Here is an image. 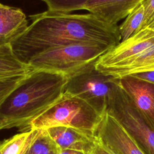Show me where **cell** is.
Here are the masks:
<instances>
[{"label":"cell","mask_w":154,"mask_h":154,"mask_svg":"<svg viewBox=\"0 0 154 154\" xmlns=\"http://www.w3.org/2000/svg\"><path fill=\"white\" fill-rule=\"evenodd\" d=\"M26 29L10 44L16 56L28 64L37 55L52 48L77 43L99 45L109 49L121 42L119 25L96 15L47 10L29 16Z\"/></svg>","instance_id":"1"},{"label":"cell","mask_w":154,"mask_h":154,"mask_svg":"<svg viewBox=\"0 0 154 154\" xmlns=\"http://www.w3.org/2000/svg\"><path fill=\"white\" fill-rule=\"evenodd\" d=\"M67 77L43 70H31L0 106L3 129H28L31 123L63 95Z\"/></svg>","instance_id":"2"},{"label":"cell","mask_w":154,"mask_h":154,"mask_svg":"<svg viewBox=\"0 0 154 154\" xmlns=\"http://www.w3.org/2000/svg\"><path fill=\"white\" fill-rule=\"evenodd\" d=\"M95 67L117 79L154 71V29L144 28L120 42L96 60Z\"/></svg>","instance_id":"3"},{"label":"cell","mask_w":154,"mask_h":154,"mask_svg":"<svg viewBox=\"0 0 154 154\" xmlns=\"http://www.w3.org/2000/svg\"><path fill=\"white\" fill-rule=\"evenodd\" d=\"M102 116L84 100L64 93L57 102L31 123L29 130L65 126L94 136Z\"/></svg>","instance_id":"4"},{"label":"cell","mask_w":154,"mask_h":154,"mask_svg":"<svg viewBox=\"0 0 154 154\" xmlns=\"http://www.w3.org/2000/svg\"><path fill=\"white\" fill-rule=\"evenodd\" d=\"M108 49L99 45L77 43L51 49L31 58V70L63 74L67 77L96 60Z\"/></svg>","instance_id":"5"},{"label":"cell","mask_w":154,"mask_h":154,"mask_svg":"<svg viewBox=\"0 0 154 154\" xmlns=\"http://www.w3.org/2000/svg\"><path fill=\"white\" fill-rule=\"evenodd\" d=\"M119 79L100 72L94 62L67 76L64 93L84 100L102 116Z\"/></svg>","instance_id":"6"},{"label":"cell","mask_w":154,"mask_h":154,"mask_svg":"<svg viewBox=\"0 0 154 154\" xmlns=\"http://www.w3.org/2000/svg\"><path fill=\"white\" fill-rule=\"evenodd\" d=\"M106 112L116 119L144 154H154V129L134 107L119 80L111 94Z\"/></svg>","instance_id":"7"},{"label":"cell","mask_w":154,"mask_h":154,"mask_svg":"<svg viewBox=\"0 0 154 154\" xmlns=\"http://www.w3.org/2000/svg\"><path fill=\"white\" fill-rule=\"evenodd\" d=\"M94 136L114 154H144L121 124L108 112L102 115Z\"/></svg>","instance_id":"8"},{"label":"cell","mask_w":154,"mask_h":154,"mask_svg":"<svg viewBox=\"0 0 154 154\" xmlns=\"http://www.w3.org/2000/svg\"><path fill=\"white\" fill-rule=\"evenodd\" d=\"M119 83L139 114L154 129V84L132 75L120 78Z\"/></svg>","instance_id":"9"},{"label":"cell","mask_w":154,"mask_h":154,"mask_svg":"<svg viewBox=\"0 0 154 154\" xmlns=\"http://www.w3.org/2000/svg\"><path fill=\"white\" fill-rule=\"evenodd\" d=\"M144 0H88L82 10L112 25H118Z\"/></svg>","instance_id":"10"},{"label":"cell","mask_w":154,"mask_h":154,"mask_svg":"<svg viewBox=\"0 0 154 154\" xmlns=\"http://www.w3.org/2000/svg\"><path fill=\"white\" fill-rule=\"evenodd\" d=\"M61 150H73L87 154L96 140L95 136L65 126L44 130Z\"/></svg>","instance_id":"11"},{"label":"cell","mask_w":154,"mask_h":154,"mask_svg":"<svg viewBox=\"0 0 154 154\" xmlns=\"http://www.w3.org/2000/svg\"><path fill=\"white\" fill-rule=\"evenodd\" d=\"M29 26L22 10L0 4V42L10 43Z\"/></svg>","instance_id":"12"},{"label":"cell","mask_w":154,"mask_h":154,"mask_svg":"<svg viewBox=\"0 0 154 154\" xmlns=\"http://www.w3.org/2000/svg\"><path fill=\"white\" fill-rule=\"evenodd\" d=\"M31 70L13 52L10 43L0 45V80L24 76Z\"/></svg>","instance_id":"13"},{"label":"cell","mask_w":154,"mask_h":154,"mask_svg":"<svg viewBox=\"0 0 154 154\" xmlns=\"http://www.w3.org/2000/svg\"><path fill=\"white\" fill-rule=\"evenodd\" d=\"M37 131V129H29L17 134L1 142L0 154H20Z\"/></svg>","instance_id":"14"},{"label":"cell","mask_w":154,"mask_h":154,"mask_svg":"<svg viewBox=\"0 0 154 154\" xmlns=\"http://www.w3.org/2000/svg\"><path fill=\"white\" fill-rule=\"evenodd\" d=\"M61 150L44 130H38L25 154H57Z\"/></svg>","instance_id":"15"},{"label":"cell","mask_w":154,"mask_h":154,"mask_svg":"<svg viewBox=\"0 0 154 154\" xmlns=\"http://www.w3.org/2000/svg\"><path fill=\"white\" fill-rule=\"evenodd\" d=\"M144 8L141 4L129 13L119 25L121 42L130 37L138 31L144 20Z\"/></svg>","instance_id":"16"},{"label":"cell","mask_w":154,"mask_h":154,"mask_svg":"<svg viewBox=\"0 0 154 154\" xmlns=\"http://www.w3.org/2000/svg\"><path fill=\"white\" fill-rule=\"evenodd\" d=\"M45 2L48 10L59 13H70L82 10L88 0H42Z\"/></svg>","instance_id":"17"},{"label":"cell","mask_w":154,"mask_h":154,"mask_svg":"<svg viewBox=\"0 0 154 154\" xmlns=\"http://www.w3.org/2000/svg\"><path fill=\"white\" fill-rule=\"evenodd\" d=\"M24 76L0 80V106L7 96L14 89Z\"/></svg>","instance_id":"18"},{"label":"cell","mask_w":154,"mask_h":154,"mask_svg":"<svg viewBox=\"0 0 154 154\" xmlns=\"http://www.w3.org/2000/svg\"><path fill=\"white\" fill-rule=\"evenodd\" d=\"M141 4L144 10V20L138 31L147 27L154 17V0H144L141 2Z\"/></svg>","instance_id":"19"},{"label":"cell","mask_w":154,"mask_h":154,"mask_svg":"<svg viewBox=\"0 0 154 154\" xmlns=\"http://www.w3.org/2000/svg\"><path fill=\"white\" fill-rule=\"evenodd\" d=\"M96 138V137H95ZM87 154H114L105 147L101 145L96 139L93 146L88 151Z\"/></svg>","instance_id":"20"},{"label":"cell","mask_w":154,"mask_h":154,"mask_svg":"<svg viewBox=\"0 0 154 154\" xmlns=\"http://www.w3.org/2000/svg\"><path fill=\"white\" fill-rule=\"evenodd\" d=\"M132 76L137 78H139L141 80L154 84V71L139 73L135 75H132Z\"/></svg>","instance_id":"21"},{"label":"cell","mask_w":154,"mask_h":154,"mask_svg":"<svg viewBox=\"0 0 154 154\" xmlns=\"http://www.w3.org/2000/svg\"><path fill=\"white\" fill-rule=\"evenodd\" d=\"M57 154H85L82 152L73 150H61Z\"/></svg>","instance_id":"22"},{"label":"cell","mask_w":154,"mask_h":154,"mask_svg":"<svg viewBox=\"0 0 154 154\" xmlns=\"http://www.w3.org/2000/svg\"><path fill=\"white\" fill-rule=\"evenodd\" d=\"M38 131H37V133H36V134H35V135H34V137H32V139H31V141H29V143H28V144H27V146H26V147H25V149H23V150H22V152H21V153H20V154H25V152H26V149H27V148H28V146H29V144H30V143H31V141H32V140H33V139H34V137H35V136H36V135H37V133H38Z\"/></svg>","instance_id":"23"},{"label":"cell","mask_w":154,"mask_h":154,"mask_svg":"<svg viewBox=\"0 0 154 154\" xmlns=\"http://www.w3.org/2000/svg\"><path fill=\"white\" fill-rule=\"evenodd\" d=\"M147 27H149L153 29H154V17L152 19V20L150 22L148 26Z\"/></svg>","instance_id":"24"},{"label":"cell","mask_w":154,"mask_h":154,"mask_svg":"<svg viewBox=\"0 0 154 154\" xmlns=\"http://www.w3.org/2000/svg\"><path fill=\"white\" fill-rule=\"evenodd\" d=\"M2 129H3V126H2V122H1V120H0V131L2 130Z\"/></svg>","instance_id":"25"},{"label":"cell","mask_w":154,"mask_h":154,"mask_svg":"<svg viewBox=\"0 0 154 154\" xmlns=\"http://www.w3.org/2000/svg\"><path fill=\"white\" fill-rule=\"evenodd\" d=\"M3 44H5V43H2V42H0V45H3Z\"/></svg>","instance_id":"26"},{"label":"cell","mask_w":154,"mask_h":154,"mask_svg":"<svg viewBox=\"0 0 154 154\" xmlns=\"http://www.w3.org/2000/svg\"><path fill=\"white\" fill-rule=\"evenodd\" d=\"M0 4H1V3H0Z\"/></svg>","instance_id":"27"}]
</instances>
